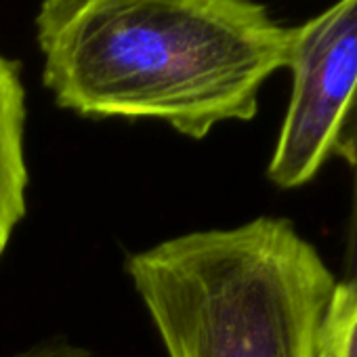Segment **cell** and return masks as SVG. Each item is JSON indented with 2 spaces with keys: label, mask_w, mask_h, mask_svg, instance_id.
<instances>
[{
  "label": "cell",
  "mask_w": 357,
  "mask_h": 357,
  "mask_svg": "<svg viewBox=\"0 0 357 357\" xmlns=\"http://www.w3.org/2000/svg\"><path fill=\"white\" fill-rule=\"evenodd\" d=\"M34 32L59 107L160 120L190 139L252 120L292 49V28L261 0H40Z\"/></svg>",
  "instance_id": "1"
},
{
  "label": "cell",
  "mask_w": 357,
  "mask_h": 357,
  "mask_svg": "<svg viewBox=\"0 0 357 357\" xmlns=\"http://www.w3.org/2000/svg\"><path fill=\"white\" fill-rule=\"evenodd\" d=\"M313 357H357V275L334 284L317 326Z\"/></svg>",
  "instance_id": "5"
},
{
  "label": "cell",
  "mask_w": 357,
  "mask_h": 357,
  "mask_svg": "<svg viewBox=\"0 0 357 357\" xmlns=\"http://www.w3.org/2000/svg\"><path fill=\"white\" fill-rule=\"evenodd\" d=\"M13 357H97L93 351L72 344L68 340H47L36 347H30L28 351H22Z\"/></svg>",
  "instance_id": "7"
},
{
  "label": "cell",
  "mask_w": 357,
  "mask_h": 357,
  "mask_svg": "<svg viewBox=\"0 0 357 357\" xmlns=\"http://www.w3.org/2000/svg\"><path fill=\"white\" fill-rule=\"evenodd\" d=\"M26 118L22 63L0 53V257L26 217Z\"/></svg>",
  "instance_id": "4"
},
{
  "label": "cell",
  "mask_w": 357,
  "mask_h": 357,
  "mask_svg": "<svg viewBox=\"0 0 357 357\" xmlns=\"http://www.w3.org/2000/svg\"><path fill=\"white\" fill-rule=\"evenodd\" d=\"M168 357H313L336 284L288 219L192 231L126 259Z\"/></svg>",
  "instance_id": "2"
},
{
  "label": "cell",
  "mask_w": 357,
  "mask_h": 357,
  "mask_svg": "<svg viewBox=\"0 0 357 357\" xmlns=\"http://www.w3.org/2000/svg\"><path fill=\"white\" fill-rule=\"evenodd\" d=\"M288 109L267 166L271 183H309L334 155L342 122L357 95V0H336L292 28Z\"/></svg>",
  "instance_id": "3"
},
{
  "label": "cell",
  "mask_w": 357,
  "mask_h": 357,
  "mask_svg": "<svg viewBox=\"0 0 357 357\" xmlns=\"http://www.w3.org/2000/svg\"><path fill=\"white\" fill-rule=\"evenodd\" d=\"M334 155H340L353 172V196H351V213L347 221L342 265H344L347 275H357V95L338 132Z\"/></svg>",
  "instance_id": "6"
}]
</instances>
